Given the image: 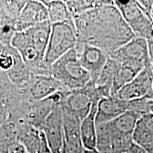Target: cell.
Here are the masks:
<instances>
[{"instance_id":"cell-22","label":"cell","mask_w":153,"mask_h":153,"mask_svg":"<svg viewBox=\"0 0 153 153\" xmlns=\"http://www.w3.org/2000/svg\"><path fill=\"white\" fill-rule=\"evenodd\" d=\"M137 1L141 10L152 22L153 0H140V1Z\"/></svg>"},{"instance_id":"cell-3","label":"cell","mask_w":153,"mask_h":153,"mask_svg":"<svg viewBox=\"0 0 153 153\" xmlns=\"http://www.w3.org/2000/svg\"><path fill=\"white\" fill-rule=\"evenodd\" d=\"M49 73L68 90L82 89L91 82L90 75L82 66L75 48L53 63Z\"/></svg>"},{"instance_id":"cell-12","label":"cell","mask_w":153,"mask_h":153,"mask_svg":"<svg viewBox=\"0 0 153 153\" xmlns=\"http://www.w3.org/2000/svg\"><path fill=\"white\" fill-rule=\"evenodd\" d=\"M65 90L68 89L53 76L34 74L27 87L21 91L24 99L37 101L46 99L58 91Z\"/></svg>"},{"instance_id":"cell-23","label":"cell","mask_w":153,"mask_h":153,"mask_svg":"<svg viewBox=\"0 0 153 153\" xmlns=\"http://www.w3.org/2000/svg\"><path fill=\"white\" fill-rule=\"evenodd\" d=\"M8 153H28L25 147L19 141L15 142L9 148Z\"/></svg>"},{"instance_id":"cell-2","label":"cell","mask_w":153,"mask_h":153,"mask_svg":"<svg viewBox=\"0 0 153 153\" xmlns=\"http://www.w3.org/2000/svg\"><path fill=\"white\" fill-rule=\"evenodd\" d=\"M140 115L127 111L107 123L97 126V150L99 153H118L133 148V134Z\"/></svg>"},{"instance_id":"cell-11","label":"cell","mask_w":153,"mask_h":153,"mask_svg":"<svg viewBox=\"0 0 153 153\" xmlns=\"http://www.w3.org/2000/svg\"><path fill=\"white\" fill-rule=\"evenodd\" d=\"M27 1H0V42L11 45L18 17Z\"/></svg>"},{"instance_id":"cell-15","label":"cell","mask_w":153,"mask_h":153,"mask_svg":"<svg viewBox=\"0 0 153 153\" xmlns=\"http://www.w3.org/2000/svg\"><path fill=\"white\" fill-rule=\"evenodd\" d=\"M64 125V146L70 153H84L85 148L82 142V120L74 114L62 109Z\"/></svg>"},{"instance_id":"cell-4","label":"cell","mask_w":153,"mask_h":153,"mask_svg":"<svg viewBox=\"0 0 153 153\" xmlns=\"http://www.w3.org/2000/svg\"><path fill=\"white\" fill-rule=\"evenodd\" d=\"M76 44L77 36L74 25L68 23L52 25L44 65L50 69L55 62L75 48Z\"/></svg>"},{"instance_id":"cell-27","label":"cell","mask_w":153,"mask_h":153,"mask_svg":"<svg viewBox=\"0 0 153 153\" xmlns=\"http://www.w3.org/2000/svg\"><path fill=\"white\" fill-rule=\"evenodd\" d=\"M152 15H153V8H152Z\"/></svg>"},{"instance_id":"cell-19","label":"cell","mask_w":153,"mask_h":153,"mask_svg":"<svg viewBox=\"0 0 153 153\" xmlns=\"http://www.w3.org/2000/svg\"><path fill=\"white\" fill-rule=\"evenodd\" d=\"M46 7L48 14V20L52 25L68 24L74 26V19L70 14L65 1L49 0L41 1Z\"/></svg>"},{"instance_id":"cell-21","label":"cell","mask_w":153,"mask_h":153,"mask_svg":"<svg viewBox=\"0 0 153 153\" xmlns=\"http://www.w3.org/2000/svg\"><path fill=\"white\" fill-rule=\"evenodd\" d=\"M109 1H91V0H68L65 1L72 18L74 19L87 11L106 4Z\"/></svg>"},{"instance_id":"cell-14","label":"cell","mask_w":153,"mask_h":153,"mask_svg":"<svg viewBox=\"0 0 153 153\" xmlns=\"http://www.w3.org/2000/svg\"><path fill=\"white\" fill-rule=\"evenodd\" d=\"M48 20L46 7L41 1H27L18 17L16 32L24 31Z\"/></svg>"},{"instance_id":"cell-16","label":"cell","mask_w":153,"mask_h":153,"mask_svg":"<svg viewBox=\"0 0 153 153\" xmlns=\"http://www.w3.org/2000/svg\"><path fill=\"white\" fill-rule=\"evenodd\" d=\"M127 111V101L121 100L116 97L104 98L97 104L96 123L97 126L111 121Z\"/></svg>"},{"instance_id":"cell-6","label":"cell","mask_w":153,"mask_h":153,"mask_svg":"<svg viewBox=\"0 0 153 153\" xmlns=\"http://www.w3.org/2000/svg\"><path fill=\"white\" fill-rule=\"evenodd\" d=\"M114 2L135 37L145 38L147 41L152 37V21L141 10L137 1H128L126 2L114 1Z\"/></svg>"},{"instance_id":"cell-7","label":"cell","mask_w":153,"mask_h":153,"mask_svg":"<svg viewBox=\"0 0 153 153\" xmlns=\"http://www.w3.org/2000/svg\"><path fill=\"white\" fill-rule=\"evenodd\" d=\"M109 56L139 72L151 65L148 41L143 38L134 37Z\"/></svg>"},{"instance_id":"cell-10","label":"cell","mask_w":153,"mask_h":153,"mask_svg":"<svg viewBox=\"0 0 153 153\" xmlns=\"http://www.w3.org/2000/svg\"><path fill=\"white\" fill-rule=\"evenodd\" d=\"M75 49L82 66L89 74L91 82L95 84L104 70L109 55L98 48L77 43Z\"/></svg>"},{"instance_id":"cell-26","label":"cell","mask_w":153,"mask_h":153,"mask_svg":"<svg viewBox=\"0 0 153 153\" xmlns=\"http://www.w3.org/2000/svg\"><path fill=\"white\" fill-rule=\"evenodd\" d=\"M4 46V44L1 43V42H0V53H1V51H2V49H3Z\"/></svg>"},{"instance_id":"cell-25","label":"cell","mask_w":153,"mask_h":153,"mask_svg":"<svg viewBox=\"0 0 153 153\" xmlns=\"http://www.w3.org/2000/svg\"><path fill=\"white\" fill-rule=\"evenodd\" d=\"M61 153H70L69 151L67 150L65 146H63V148H62V152Z\"/></svg>"},{"instance_id":"cell-24","label":"cell","mask_w":153,"mask_h":153,"mask_svg":"<svg viewBox=\"0 0 153 153\" xmlns=\"http://www.w3.org/2000/svg\"><path fill=\"white\" fill-rule=\"evenodd\" d=\"M148 51H149V56H150V60L151 66L153 69V36L148 39Z\"/></svg>"},{"instance_id":"cell-28","label":"cell","mask_w":153,"mask_h":153,"mask_svg":"<svg viewBox=\"0 0 153 153\" xmlns=\"http://www.w3.org/2000/svg\"><path fill=\"white\" fill-rule=\"evenodd\" d=\"M152 114H153V111H152Z\"/></svg>"},{"instance_id":"cell-17","label":"cell","mask_w":153,"mask_h":153,"mask_svg":"<svg viewBox=\"0 0 153 153\" xmlns=\"http://www.w3.org/2000/svg\"><path fill=\"white\" fill-rule=\"evenodd\" d=\"M133 142L146 152L153 149V114L148 113L137 120L133 134Z\"/></svg>"},{"instance_id":"cell-8","label":"cell","mask_w":153,"mask_h":153,"mask_svg":"<svg viewBox=\"0 0 153 153\" xmlns=\"http://www.w3.org/2000/svg\"><path fill=\"white\" fill-rule=\"evenodd\" d=\"M87 85L82 89L65 91L60 103L62 109L74 114L81 120L89 114L94 105L98 104Z\"/></svg>"},{"instance_id":"cell-13","label":"cell","mask_w":153,"mask_h":153,"mask_svg":"<svg viewBox=\"0 0 153 153\" xmlns=\"http://www.w3.org/2000/svg\"><path fill=\"white\" fill-rule=\"evenodd\" d=\"M46 142L53 153H61L64 146L63 114L60 104L57 105L42 126Z\"/></svg>"},{"instance_id":"cell-9","label":"cell","mask_w":153,"mask_h":153,"mask_svg":"<svg viewBox=\"0 0 153 153\" xmlns=\"http://www.w3.org/2000/svg\"><path fill=\"white\" fill-rule=\"evenodd\" d=\"M153 69L150 65L140 72L132 81L122 87L115 97L124 101L136 100L145 97L150 99Z\"/></svg>"},{"instance_id":"cell-1","label":"cell","mask_w":153,"mask_h":153,"mask_svg":"<svg viewBox=\"0 0 153 153\" xmlns=\"http://www.w3.org/2000/svg\"><path fill=\"white\" fill-rule=\"evenodd\" d=\"M77 43L100 48L108 55L135 37L114 4H106L74 19Z\"/></svg>"},{"instance_id":"cell-18","label":"cell","mask_w":153,"mask_h":153,"mask_svg":"<svg viewBox=\"0 0 153 153\" xmlns=\"http://www.w3.org/2000/svg\"><path fill=\"white\" fill-rule=\"evenodd\" d=\"M97 104L94 105L90 113L81 122V137L84 148L86 150H97V130L96 123V113Z\"/></svg>"},{"instance_id":"cell-20","label":"cell","mask_w":153,"mask_h":153,"mask_svg":"<svg viewBox=\"0 0 153 153\" xmlns=\"http://www.w3.org/2000/svg\"><path fill=\"white\" fill-rule=\"evenodd\" d=\"M138 73L139 72L135 69L120 62V67L115 74L112 82L111 97H115L122 87L132 81Z\"/></svg>"},{"instance_id":"cell-5","label":"cell","mask_w":153,"mask_h":153,"mask_svg":"<svg viewBox=\"0 0 153 153\" xmlns=\"http://www.w3.org/2000/svg\"><path fill=\"white\" fill-rule=\"evenodd\" d=\"M22 103V91L0 70V126L16 121Z\"/></svg>"}]
</instances>
